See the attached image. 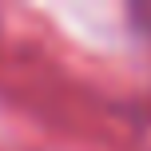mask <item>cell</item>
<instances>
[{
    "label": "cell",
    "mask_w": 151,
    "mask_h": 151,
    "mask_svg": "<svg viewBox=\"0 0 151 151\" xmlns=\"http://www.w3.org/2000/svg\"><path fill=\"white\" fill-rule=\"evenodd\" d=\"M139 20H143L147 28H151V4H143V8H139Z\"/></svg>",
    "instance_id": "1"
}]
</instances>
